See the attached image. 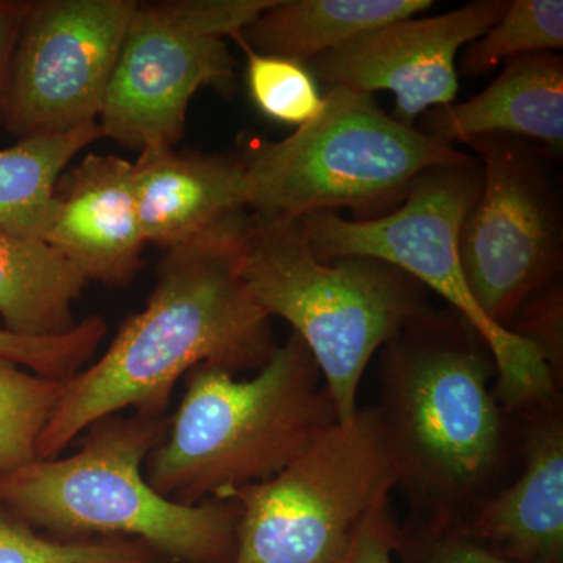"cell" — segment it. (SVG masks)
I'll return each mask as SVG.
<instances>
[{"instance_id":"1","label":"cell","mask_w":563,"mask_h":563,"mask_svg":"<svg viewBox=\"0 0 563 563\" xmlns=\"http://www.w3.org/2000/svg\"><path fill=\"white\" fill-rule=\"evenodd\" d=\"M247 211L173 250L155 272L146 307L129 314L99 361L65 380L40 435L38 459H57L101 418L169 413L177 380L195 366L258 372L277 350L273 318L240 269Z\"/></svg>"},{"instance_id":"2","label":"cell","mask_w":563,"mask_h":563,"mask_svg":"<svg viewBox=\"0 0 563 563\" xmlns=\"http://www.w3.org/2000/svg\"><path fill=\"white\" fill-rule=\"evenodd\" d=\"M377 354L374 409L410 512L462 520L520 459L490 346L461 313L431 307Z\"/></svg>"},{"instance_id":"3","label":"cell","mask_w":563,"mask_h":563,"mask_svg":"<svg viewBox=\"0 0 563 563\" xmlns=\"http://www.w3.org/2000/svg\"><path fill=\"white\" fill-rule=\"evenodd\" d=\"M169 426L172 413L101 418L68 457L0 473V507L65 539L139 540L169 563H232L240 515L233 499L187 506L163 498L144 477V462Z\"/></svg>"},{"instance_id":"4","label":"cell","mask_w":563,"mask_h":563,"mask_svg":"<svg viewBox=\"0 0 563 563\" xmlns=\"http://www.w3.org/2000/svg\"><path fill=\"white\" fill-rule=\"evenodd\" d=\"M168 435L144 462L163 498L195 506L263 483L340 422L312 352L291 332L251 379L218 366L185 374Z\"/></svg>"},{"instance_id":"5","label":"cell","mask_w":563,"mask_h":563,"mask_svg":"<svg viewBox=\"0 0 563 563\" xmlns=\"http://www.w3.org/2000/svg\"><path fill=\"white\" fill-rule=\"evenodd\" d=\"M240 269L258 306L287 321L312 352L340 422L357 413L358 388L374 355L431 309L428 288L388 263L320 261L296 220L247 211Z\"/></svg>"},{"instance_id":"6","label":"cell","mask_w":563,"mask_h":563,"mask_svg":"<svg viewBox=\"0 0 563 563\" xmlns=\"http://www.w3.org/2000/svg\"><path fill=\"white\" fill-rule=\"evenodd\" d=\"M239 154L247 210L285 220L398 207L422 173L470 155L393 120L373 96L346 88H331L320 114L292 135Z\"/></svg>"},{"instance_id":"7","label":"cell","mask_w":563,"mask_h":563,"mask_svg":"<svg viewBox=\"0 0 563 563\" xmlns=\"http://www.w3.org/2000/svg\"><path fill=\"white\" fill-rule=\"evenodd\" d=\"M481 188L483 165L468 155L422 173L406 199L380 217L344 220L336 211H318L296 221L320 261L366 257L385 262L446 299L450 309L461 313L490 346L498 368L495 393L503 409L514 417L561 395L563 385L531 343L485 317L466 285L459 242Z\"/></svg>"},{"instance_id":"8","label":"cell","mask_w":563,"mask_h":563,"mask_svg":"<svg viewBox=\"0 0 563 563\" xmlns=\"http://www.w3.org/2000/svg\"><path fill=\"white\" fill-rule=\"evenodd\" d=\"M395 488L376 409L358 407L276 476L225 496L240 509L232 563H346L363 521Z\"/></svg>"},{"instance_id":"9","label":"cell","mask_w":563,"mask_h":563,"mask_svg":"<svg viewBox=\"0 0 563 563\" xmlns=\"http://www.w3.org/2000/svg\"><path fill=\"white\" fill-rule=\"evenodd\" d=\"M273 3L136 2L99 114L103 139L139 152L176 147L196 92L207 87L231 92L235 85L228 38L242 33Z\"/></svg>"},{"instance_id":"10","label":"cell","mask_w":563,"mask_h":563,"mask_svg":"<svg viewBox=\"0 0 563 563\" xmlns=\"http://www.w3.org/2000/svg\"><path fill=\"white\" fill-rule=\"evenodd\" d=\"M462 144L483 165V188L459 242L463 276L485 317L510 332L533 292L562 279L563 203L551 168L558 161L514 136H473Z\"/></svg>"},{"instance_id":"11","label":"cell","mask_w":563,"mask_h":563,"mask_svg":"<svg viewBox=\"0 0 563 563\" xmlns=\"http://www.w3.org/2000/svg\"><path fill=\"white\" fill-rule=\"evenodd\" d=\"M139 0H31L22 21L2 125L16 139L99 120Z\"/></svg>"},{"instance_id":"12","label":"cell","mask_w":563,"mask_h":563,"mask_svg":"<svg viewBox=\"0 0 563 563\" xmlns=\"http://www.w3.org/2000/svg\"><path fill=\"white\" fill-rule=\"evenodd\" d=\"M509 0H476L432 18L390 22L306 63L331 88L395 96L391 118L415 128L421 114L454 103L457 55L509 9Z\"/></svg>"},{"instance_id":"13","label":"cell","mask_w":563,"mask_h":563,"mask_svg":"<svg viewBox=\"0 0 563 563\" xmlns=\"http://www.w3.org/2000/svg\"><path fill=\"white\" fill-rule=\"evenodd\" d=\"M521 472L462 528L517 563H563V395L514 415Z\"/></svg>"},{"instance_id":"14","label":"cell","mask_w":563,"mask_h":563,"mask_svg":"<svg viewBox=\"0 0 563 563\" xmlns=\"http://www.w3.org/2000/svg\"><path fill=\"white\" fill-rule=\"evenodd\" d=\"M43 242L84 277L111 288L131 285L146 247L136 203L133 163L88 154L63 174Z\"/></svg>"},{"instance_id":"15","label":"cell","mask_w":563,"mask_h":563,"mask_svg":"<svg viewBox=\"0 0 563 563\" xmlns=\"http://www.w3.org/2000/svg\"><path fill=\"white\" fill-rule=\"evenodd\" d=\"M133 179L144 240L163 251L250 211L239 152L202 154L151 147L133 162Z\"/></svg>"},{"instance_id":"16","label":"cell","mask_w":563,"mask_h":563,"mask_svg":"<svg viewBox=\"0 0 563 563\" xmlns=\"http://www.w3.org/2000/svg\"><path fill=\"white\" fill-rule=\"evenodd\" d=\"M417 129L451 146L481 135L536 141L558 161L563 152L562 55L510 58L487 90L428 111Z\"/></svg>"},{"instance_id":"17","label":"cell","mask_w":563,"mask_h":563,"mask_svg":"<svg viewBox=\"0 0 563 563\" xmlns=\"http://www.w3.org/2000/svg\"><path fill=\"white\" fill-rule=\"evenodd\" d=\"M431 0H274L240 36L252 51L303 63L390 22L431 9Z\"/></svg>"},{"instance_id":"18","label":"cell","mask_w":563,"mask_h":563,"mask_svg":"<svg viewBox=\"0 0 563 563\" xmlns=\"http://www.w3.org/2000/svg\"><path fill=\"white\" fill-rule=\"evenodd\" d=\"M87 282L46 243L0 232V318L22 336L63 335L76 328L74 303Z\"/></svg>"},{"instance_id":"19","label":"cell","mask_w":563,"mask_h":563,"mask_svg":"<svg viewBox=\"0 0 563 563\" xmlns=\"http://www.w3.org/2000/svg\"><path fill=\"white\" fill-rule=\"evenodd\" d=\"M102 139L95 121L69 132L29 136L0 151V232L43 242L57 181L80 151Z\"/></svg>"},{"instance_id":"20","label":"cell","mask_w":563,"mask_h":563,"mask_svg":"<svg viewBox=\"0 0 563 563\" xmlns=\"http://www.w3.org/2000/svg\"><path fill=\"white\" fill-rule=\"evenodd\" d=\"M563 47L562 0H515L479 38L463 47L457 74L487 76L499 63Z\"/></svg>"},{"instance_id":"21","label":"cell","mask_w":563,"mask_h":563,"mask_svg":"<svg viewBox=\"0 0 563 563\" xmlns=\"http://www.w3.org/2000/svg\"><path fill=\"white\" fill-rule=\"evenodd\" d=\"M65 380L25 372L0 357V473L38 459L40 435L60 401Z\"/></svg>"},{"instance_id":"22","label":"cell","mask_w":563,"mask_h":563,"mask_svg":"<svg viewBox=\"0 0 563 563\" xmlns=\"http://www.w3.org/2000/svg\"><path fill=\"white\" fill-rule=\"evenodd\" d=\"M0 563H169L139 540L65 539L0 507Z\"/></svg>"},{"instance_id":"23","label":"cell","mask_w":563,"mask_h":563,"mask_svg":"<svg viewBox=\"0 0 563 563\" xmlns=\"http://www.w3.org/2000/svg\"><path fill=\"white\" fill-rule=\"evenodd\" d=\"M247 57V87L255 107L269 120L302 128L324 106L317 80L303 63L252 51L240 33L232 38Z\"/></svg>"},{"instance_id":"24","label":"cell","mask_w":563,"mask_h":563,"mask_svg":"<svg viewBox=\"0 0 563 563\" xmlns=\"http://www.w3.org/2000/svg\"><path fill=\"white\" fill-rule=\"evenodd\" d=\"M107 332L109 325L99 314L87 317L69 332L55 336H22L0 328V357L40 376L65 380L91 362Z\"/></svg>"},{"instance_id":"25","label":"cell","mask_w":563,"mask_h":563,"mask_svg":"<svg viewBox=\"0 0 563 563\" xmlns=\"http://www.w3.org/2000/svg\"><path fill=\"white\" fill-rule=\"evenodd\" d=\"M393 558L399 563H517L474 539L457 520L415 512L396 523Z\"/></svg>"},{"instance_id":"26","label":"cell","mask_w":563,"mask_h":563,"mask_svg":"<svg viewBox=\"0 0 563 563\" xmlns=\"http://www.w3.org/2000/svg\"><path fill=\"white\" fill-rule=\"evenodd\" d=\"M510 332L531 343L551 374L563 385V285L551 282L518 310Z\"/></svg>"},{"instance_id":"27","label":"cell","mask_w":563,"mask_h":563,"mask_svg":"<svg viewBox=\"0 0 563 563\" xmlns=\"http://www.w3.org/2000/svg\"><path fill=\"white\" fill-rule=\"evenodd\" d=\"M396 521L390 512V499L377 504L365 518L354 542H352L346 563H395L393 543H395Z\"/></svg>"},{"instance_id":"28","label":"cell","mask_w":563,"mask_h":563,"mask_svg":"<svg viewBox=\"0 0 563 563\" xmlns=\"http://www.w3.org/2000/svg\"><path fill=\"white\" fill-rule=\"evenodd\" d=\"M29 7L31 0H0V124L5 107L14 46Z\"/></svg>"}]
</instances>
